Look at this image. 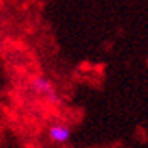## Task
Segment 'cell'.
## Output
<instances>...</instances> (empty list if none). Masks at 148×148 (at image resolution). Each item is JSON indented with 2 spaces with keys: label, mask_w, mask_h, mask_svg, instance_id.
Masks as SVG:
<instances>
[{
  "label": "cell",
  "mask_w": 148,
  "mask_h": 148,
  "mask_svg": "<svg viewBox=\"0 0 148 148\" xmlns=\"http://www.w3.org/2000/svg\"><path fill=\"white\" fill-rule=\"evenodd\" d=\"M47 135L50 141L63 145V143L70 141V138H72V128L65 123H52L47 130Z\"/></svg>",
  "instance_id": "2"
},
{
  "label": "cell",
  "mask_w": 148,
  "mask_h": 148,
  "mask_svg": "<svg viewBox=\"0 0 148 148\" xmlns=\"http://www.w3.org/2000/svg\"><path fill=\"white\" fill-rule=\"evenodd\" d=\"M30 88L37 97H40L43 100H47L52 105H58L60 103V95L57 92L55 85L52 83V80L45 77V75H35L30 80Z\"/></svg>",
  "instance_id": "1"
}]
</instances>
